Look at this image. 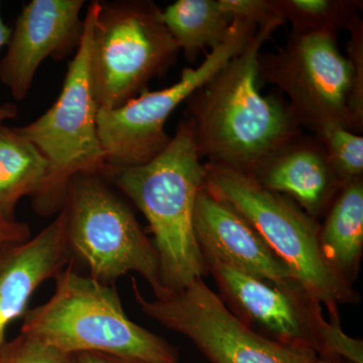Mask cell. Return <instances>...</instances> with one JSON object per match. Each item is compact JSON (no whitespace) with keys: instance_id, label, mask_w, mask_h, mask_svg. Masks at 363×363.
<instances>
[{"instance_id":"cell-1","label":"cell","mask_w":363,"mask_h":363,"mask_svg":"<svg viewBox=\"0 0 363 363\" xmlns=\"http://www.w3.org/2000/svg\"><path fill=\"white\" fill-rule=\"evenodd\" d=\"M277 26L257 28L247 47L186 100L199 156L252 175L302 135L285 100L259 92V56Z\"/></svg>"},{"instance_id":"cell-2","label":"cell","mask_w":363,"mask_h":363,"mask_svg":"<svg viewBox=\"0 0 363 363\" xmlns=\"http://www.w3.org/2000/svg\"><path fill=\"white\" fill-rule=\"evenodd\" d=\"M201 160L192 124L186 118L152 161L135 167L106 164L100 174L130 198L149 222L166 296L208 274L194 229L196 199L206 177Z\"/></svg>"},{"instance_id":"cell-3","label":"cell","mask_w":363,"mask_h":363,"mask_svg":"<svg viewBox=\"0 0 363 363\" xmlns=\"http://www.w3.org/2000/svg\"><path fill=\"white\" fill-rule=\"evenodd\" d=\"M44 304L28 309L21 333L70 354L94 352L147 363H178L179 350L126 315L114 285L76 271L73 259Z\"/></svg>"},{"instance_id":"cell-4","label":"cell","mask_w":363,"mask_h":363,"mask_svg":"<svg viewBox=\"0 0 363 363\" xmlns=\"http://www.w3.org/2000/svg\"><path fill=\"white\" fill-rule=\"evenodd\" d=\"M205 187L242 215L283 260L296 281L329 314L357 304L359 294L328 264L320 247V225L290 198L262 187L250 174L206 162Z\"/></svg>"},{"instance_id":"cell-5","label":"cell","mask_w":363,"mask_h":363,"mask_svg":"<svg viewBox=\"0 0 363 363\" xmlns=\"http://www.w3.org/2000/svg\"><path fill=\"white\" fill-rule=\"evenodd\" d=\"M96 0L90 2L84 18L82 40L69 63L57 101L37 121L16 128L49 162V176L33 207L42 216L61 212L67 189L79 174L100 175L106 157L97 130L99 111L91 74V30Z\"/></svg>"},{"instance_id":"cell-6","label":"cell","mask_w":363,"mask_h":363,"mask_svg":"<svg viewBox=\"0 0 363 363\" xmlns=\"http://www.w3.org/2000/svg\"><path fill=\"white\" fill-rule=\"evenodd\" d=\"M179 52L154 2L96 1L90 64L99 109H116L140 96L175 64Z\"/></svg>"},{"instance_id":"cell-7","label":"cell","mask_w":363,"mask_h":363,"mask_svg":"<svg viewBox=\"0 0 363 363\" xmlns=\"http://www.w3.org/2000/svg\"><path fill=\"white\" fill-rule=\"evenodd\" d=\"M63 210L70 252L84 262L90 277L114 285L135 272L149 284L155 298L166 296L154 243L128 205L101 176L74 177Z\"/></svg>"},{"instance_id":"cell-8","label":"cell","mask_w":363,"mask_h":363,"mask_svg":"<svg viewBox=\"0 0 363 363\" xmlns=\"http://www.w3.org/2000/svg\"><path fill=\"white\" fill-rule=\"evenodd\" d=\"M259 81L277 86L301 128L318 135L329 125L359 133L363 98L350 61L339 51L337 33H291L285 47L259 56Z\"/></svg>"},{"instance_id":"cell-9","label":"cell","mask_w":363,"mask_h":363,"mask_svg":"<svg viewBox=\"0 0 363 363\" xmlns=\"http://www.w3.org/2000/svg\"><path fill=\"white\" fill-rule=\"evenodd\" d=\"M208 274L218 286L222 301L252 330L295 347L309 348L318 357L363 363V343L343 331L339 312L325 319L322 306L292 281L276 285L204 257Z\"/></svg>"},{"instance_id":"cell-10","label":"cell","mask_w":363,"mask_h":363,"mask_svg":"<svg viewBox=\"0 0 363 363\" xmlns=\"http://www.w3.org/2000/svg\"><path fill=\"white\" fill-rule=\"evenodd\" d=\"M133 296L145 316L188 338L211 363H314L309 348L267 338L241 322L204 279L149 300L133 279Z\"/></svg>"},{"instance_id":"cell-11","label":"cell","mask_w":363,"mask_h":363,"mask_svg":"<svg viewBox=\"0 0 363 363\" xmlns=\"http://www.w3.org/2000/svg\"><path fill=\"white\" fill-rule=\"evenodd\" d=\"M257 26L233 20L225 42L208 52L197 68H185L175 84L157 91H145L116 109H99L97 130L106 164L135 167L159 156L171 142L164 130L174 111L186 102L220 69L247 47Z\"/></svg>"},{"instance_id":"cell-12","label":"cell","mask_w":363,"mask_h":363,"mask_svg":"<svg viewBox=\"0 0 363 363\" xmlns=\"http://www.w3.org/2000/svg\"><path fill=\"white\" fill-rule=\"evenodd\" d=\"M83 0H33L23 7L0 60V81L18 101L28 96L40 64L76 52L84 32Z\"/></svg>"},{"instance_id":"cell-13","label":"cell","mask_w":363,"mask_h":363,"mask_svg":"<svg viewBox=\"0 0 363 363\" xmlns=\"http://www.w3.org/2000/svg\"><path fill=\"white\" fill-rule=\"evenodd\" d=\"M194 229L203 257L276 285L296 281L250 222L205 185L196 199Z\"/></svg>"},{"instance_id":"cell-14","label":"cell","mask_w":363,"mask_h":363,"mask_svg":"<svg viewBox=\"0 0 363 363\" xmlns=\"http://www.w3.org/2000/svg\"><path fill=\"white\" fill-rule=\"evenodd\" d=\"M71 260L64 210L30 240L0 247V351L7 329L25 316L35 291L56 279Z\"/></svg>"},{"instance_id":"cell-15","label":"cell","mask_w":363,"mask_h":363,"mask_svg":"<svg viewBox=\"0 0 363 363\" xmlns=\"http://www.w3.org/2000/svg\"><path fill=\"white\" fill-rule=\"evenodd\" d=\"M252 176L262 187L292 199L317 221L343 186L321 142L303 133L260 164Z\"/></svg>"},{"instance_id":"cell-16","label":"cell","mask_w":363,"mask_h":363,"mask_svg":"<svg viewBox=\"0 0 363 363\" xmlns=\"http://www.w3.org/2000/svg\"><path fill=\"white\" fill-rule=\"evenodd\" d=\"M320 225L319 241L328 264L352 284L363 252V180L344 184Z\"/></svg>"},{"instance_id":"cell-17","label":"cell","mask_w":363,"mask_h":363,"mask_svg":"<svg viewBox=\"0 0 363 363\" xmlns=\"http://www.w3.org/2000/svg\"><path fill=\"white\" fill-rule=\"evenodd\" d=\"M49 171V162L30 140L0 123V217L16 220L18 203L39 194Z\"/></svg>"},{"instance_id":"cell-18","label":"cell","mask_w":363,"mask_h":363,"mask_svg":"<svg viewBox=\"0 0 363 363\" xmlns=\"http://www.w3.org/2000/svg\"><path fill=\"white\" fill-rule=\"evenodd\" d=\"M162 20L190 63L223 44L233 21L219 0H178L162 11Z\"/></svg>"},{"instance_id":"cell-19","label":"cell","mask_w":363,"mask_h":363,"mask_svg":"<svg viewBox=\"0 0 363 363\" xmlns=\"http://www.w3.org/2000/svg\"><path fill=\"white\" fill-rule=\"evenodd\" d=\"M293 33H307L350 30L359 20L362 1L353 0H279Z\"/></svg>"},{"instance_id":"cell-20","label":"cell","mask_w":363,"mask_h":363,"mask_svg":"<svg viewBox=\"0 0 363 363\" xmlns=\"http://www.w3.org/2000/svg\"><path fill=\"white\" fill-rule=\"evenodd\" d=\"M323 145L342 185L363 176V138L340 125H329L315 135Z\"/></svg>"},{"instance_id":"cell-21","label":"cell","mask_w":363,"mask_h":363,"mask_svg":"<svg viewBox=\"0 0 363 363\" xmlns=\"http://www.w3.org/2000/svg\"><path fill=\"white\" fill-rule=\"evenodd\" d=\"M0 363H76V355L20 333L0 351Z\"/></svg>"},{"instance_id":"cell-22","label":"cell","mask_w":363,"mask_h":363,"mask_svg":"<svg viewBox=\"0 0 363 363\" xmlns=\"http://www.w3.org/2000/svg\"><path fill=\"white\" fill-rule=\"evenodd\" d=\"M219 4L233 21H245L257 28H279L286 23L279 0H219Z\"/></svg>"},{"instance_id":"cell-23","label":"cell","mask_w":363,"mask_h":363,"mask_svg":"<svg viewBox=\"0 0 363 363\" xmlns=\"http://www.w3.org/2000/svg\"><path fill=\"white\" fill-rule=\"evenodd\" d=\"M32 238L30 228L26 222L9 220L0 217V247L23 242Z\"/></svg>"},{"instance_id":"cell-24","label":"cell","mask_w":363,"mask_h":363,"mask_svg":"<svg viewBox=\"0 0 363 363\" xmlns=\"http://www.w3.org/2000/svg\"><path fill=\"white\" fill-rule=\"evenodd\" d=\"M11 35V28L4 23L1 16V7H0V49L9 43ZM18 116V107L13 104H4L0 106V123L7 119L16 118Z\"/></svg>"},{"instance_id":"cell-25","label":"cell","mask_w":363,"mask_h":363,"mask_svg":"<svg viewBox=\"0 0 363 363\" xmlns=\"http://www.w3.org/2000/svg\"><path fill=\"white\" fill-rule=\"evenodd\" d=\"M76 363H147L140 360L128 359L102 354V353L85 352L76 355Z\"/></svg>"},{"instance_id":"cell-26","label":"cell","mask_w":363,"mask_h":363,"mask_svg":"<svg viewBox=\"0 0 363 363\" xmlns=\"http://www.w3.org/2000/svg\"><path fill=\"white\" fill-rule=\"evenodd\" d=\"M314 363H346V360L334 357H318Z\"/></svg>"}]
</instances>
